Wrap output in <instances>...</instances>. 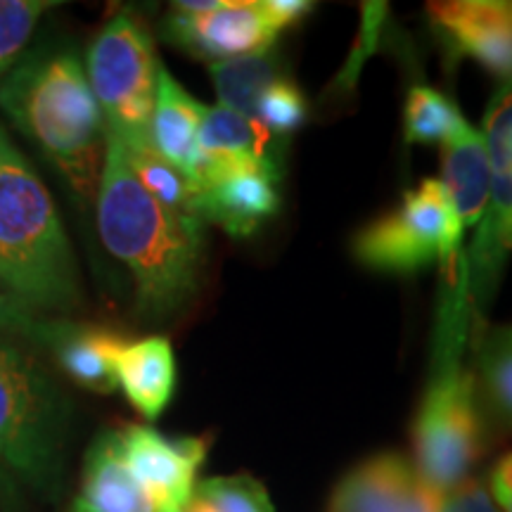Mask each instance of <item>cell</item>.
Masks as SVG:
<instances>
[{
	"label": "cell",
	"instance_id": "cell-1",
	"mask_svg": "<svg viewBox=\"0 0 512 512\" xmlns=\"http://www.w3.org/2000/svg\"><path fill=\"white\" fill-rule=\"evenodd\" d=\"M95 204L102 245L136 280L140 316L162 320L176 313L200 285L204 223L155 200L110 131Z\"/></svg>",
	"mask_w": 512,
	"mask_h": 512
},
{
	"label": "cell",
	"instance_id": "cell-2",
	"mask_svg": "<svg viewBox=\"0 0 512 512\" xmlns=\"http://www.w3.org/2000/svg\"><path fill=\"white\" fill-rule=\"evenodd\" d=\"M441 275L430 377L413 425L415 472L439 496L470 479L482 453L477 380L463 366L472 318L465 256L441 266Z\"/></svg>",
	"mask_w": 512,
	"mask_h": 512
},
{
	"label": "cell",
	"instance_id": "cell-3",
	"mask_svg": "<svg viewBox=\"0 0 512 512\" xmlns=\"http://www.w3.org/2000/svg\"><path fill=\"white\" fill-rule=\"evenodd\" d=\"M0 110L46 155L83 204L95 200L107 124L72 50L34 53L0 81Z\"/></svg>",
	"mask_w": 512,
	"mask_h": 512
},
{
	"label": "cell",
	"instance_id": "cell-4",
	"mask_svg": "<svg viewBox=\"0 0 512 512\" xmlns=\"http://www.w3.org/2000/svg\"><path fill=\"white\" fill-rule=\"evenodd\" d=\"M0 283L34 316L81 302L79 268L53 197L0 126Z\"/></svg>",
	"mask_w": 512,
	"mask_h": 512
},
{
	"label": "cell",
	"instance_id": "cell-5",
	"mask_svg": "<svg viewBox=\"0 0 512 512\" xmlns=\"http://www.w3.org/2000/svg\"><path fill=\"white\" fill-rule=\"evenodd\" d=\"M67 408L34 358L0 342V463L34 489H53L62 472Z\"/></svg>",
	"mask_w": 512,
	"mask_h": 512
},
{
	"label": "cell",
	"instance_id": "cell-6",
	"mask_svg": "<svg viewBox=\"0 0 512 512\" xmlns=\"http://www.w3.org/2000/svg\"><path fill=\"white\" fill-rule=\"evenodd\" d=\"M159 67L150 31L131 10L117 12L88 48L83 69L91 91L107 131L124 143L150 138Z\"/></svg>",
	"mask_w": 512,
	"mask_h": 512
},
{
	"label": "cell",
	"instance_id": "cell-7",
	"mask_svg": "<svg viewBox=\"0 0 512 512\" xmlns=\"http://www.w3.org/2000/svg\"><path fill=\"white\" fill-rule=\"evenodd\" d=\"M463 233L444 183L425 178L406 192L399 209L358 233L354 254L370 271L408 275L434 261L446 266L465 256Z\"/></svg>",
	"mask_w": 512,
	"mask_h": 512
},
{
	"label": "cell",
	"instance_id": "cell-8",
	"mask_svg": "<svg viewBox=\"0 0 512 512\" xmlns=\"http://www.w3.org/2000/svg\"><path fill=\"white\" fill-rule=\"evenodd\" d=\"M162 36L197 60L214 64L264 53L275 46L278 31L268 22L261 0H221L216 10L197 15L171 10L162 22Z\"/></svg>",
	"mask_w": 512,
	"mask_h": 512
},
{
	"label": "cell",
	"instance_id": "cell-9",
	"mask_svg": "<svg viewBox=\"0 0 512 512\" xmlns=\"http://www.w3.org/2000/svg\"><path fill=\"white\" fill-rule=\"evenodd\" d=\"M128 470L162 512L181 510L195 494L197 472L207 458V441L185 437L169 439L143 425L119 432Z\"/></svg>",
	"mask_w": 512,
	"mask_h": 512
},
{
	"label": "cell",
	"instance_id": "cell-10",
	"mask_svg": "<svg viewBox=\"0 0 512 512\" xmlns=\"http://www.w3.org/2000/svg\"><path fill=\"white\" fill-rule=\"evenodd\" d=\"M285 138L273 136L261 121L228 107H207L200 126V164L195 188L233 171L266 169L283 174Z\"/></svg>",
	"mask_w": 512,
	"mask_h": 512
},
{
	"label": "cell",
	"instance_id": "cell-11",
	"mask_svg": "<svg viewBox=\"0 0 512 512\" xmlns=\"http://www.w3.org/2000/svg\"><path fill=\"white\" fill-rule=\"evenodd\" d=\"M427 15L453 53L472 57L503 83L512 81V3L448 0L427 5Z\"/></svg>",
	"mask_w": 512,
	"mask_h": 512
},
{
	"label": "cell",
	"instance_id": "cell-12",
	"mask_svg": "<svg viewBox=\"0 0 512 512\" xmlns=\"http://www.w3.org/2000/svg\"><path fill=\"white\" fill-rule=\"evenodd\" d=\"M439 494L401 453H380L349 472L332 491L328 512H434Z\"/></svg>",
	"mask_w": 512,
	"mask_h": 512
},
{
	"label": "cell",
	"instance_id": "cell-13",
	"mask_svg": "<svg viewBox=\"0 0 512 512\" xmlns=\"http://www.w3.org/2000/svg\"><path fill=\"white\" fill-rule=\"evenodd\" d=\"M280 178L266 169L233 171L197 188L200 221L216 223L233 238H249L280 209Z\"/></svg>",
	"mask_w": 512,
	"mask_h": 512
},
{
	"label": "cell",
	"instance_id": "cell-14",
	"mask_svg": "<svg viewBox=\"0 0 512 512\" xmlns=\"http://www.w3.org/2000/svg\"><path fill=\"white\" fill-rule=\"evenodd\" d=\"M465 256L470 311H482L494 294L503 264L512 252V171H494L491 197Z\"/></svg>",
	"mask_w": 512,
	"mask_h": 512
},
{
	"label": "cell",
	"instance_id": "cell-15",
	"mask_svg": "<svg viewBox=\"0 0 512 512\" xmlns=\"http://www.w3.org/2000/svg\"><path fill=\"white\" fill-rule=\"evenodd\" d=\"M81 512H162L128 470L119 432H102L83 460Z\"/></svg>",
	"mask_w": 512,
	"mask_h": 512
},
{
	"label": "cell",
	"instance_id": "cell-16",
	"mask_svg": "<svg viewBox=\"0 0 512 512\" xmlns=\"http://www.w3.org/2000/svg\"><path fill=\"white\" fill-rule=\"evenodd\" d=\"M207 105L195 100L174 76L159 67L155 107L150 117V143L164 159L181 169L195 185L200 164V126Z\"/></svg>",
	"mask_w": 512,
	"mask_h": 512
},
{
	"label": "cell",
	"instance_id": "cell-17",
	"mask_svg": "<svg viewBox=\"0 0 512 512\" xmlns=\"http://www.w3.org/2000/svg\"><path fill=\"white\" fill-rule=\"evenodd\" d=\"M441 171H444L441 183L463 228L477 226L489 207L491 178H494L482 131L463 121L444 140Z\"/></svg>",
	"mask_w": 512,
	"mask_h": 512
},
{
	"label": "cell",
	"instance_id": "cell-18",
	"mask_svg": "<svg viewBox=\"0 0 512 512\" xmlns=\"http://www.w3.org/2000/svg\"><path fill=\"white\" fill-rule=\"evenodd\" d=\"M124 347L126 339L119 332L67 320H57L48 344L64 373L98 394H112L119 387L117 361Z\"/></svg>",
	"mask_w": 512,
	"mask_h": 512
},
{
	"label": "cell",
	"instance_id": "cell-19",
	"mask_svg": "<svg viewBox=\"0 0 512 512\" xmlns=\"http://www.w3.org/2000/svg\"><path fill=\"white\" fill-rule=\"evenodd\" d=\"M117 382L147 420H157L176 389V358L169 339L147 337L126 344L117 361Z\"/></svg>",
	"mask_w": 512,
	"mask_h": 512
},
{
	"label": "cell",
	"instance_id": "cell-20",
	"mask_svg": "<svg viewBox=\"0 0 512 512\" xmlns=\"http://www.w3.org/2000/svg\"><path fill=\"white\" fill-rule=\"evenodd\" d=\"M209 74L211 81H214L216 95H219V105L245 114L249 119H256V107H259L261 95L273 83L287 79V67L273 46L264 53L209 64Z\"/></svg>",
	"mask_w": 512,
	"mask_h": 512
},
{
	"label": "cell",
	"instance_id": "cell-21",
	"mask_svg": "<svg viewBox=\"0 0 512 512\" xmlns=\"http://www.w3.org/2000/svg\"><path fill=\"white\" fill-rule=\"evenodd\" d=\"M121 145H124L126 162L131 166V171L155 200L166 204V207L181 211V214L200 219L195 211L197 188L181 169H176L169 159L159 155L155 147H152L150 138L133 140V143H124L121 140Z\"/></svg>",
	"mask_w": 512,
	"mask_h": 512
},
{
	"label": "cell",
	"instance_id": "cell-22",
	"mask_svg": "<svg viewBox=\"0 0 512 512\" xmlns=\"http://www.w3.org/2000/svg\"><path fill=\"white\" fill-rule=\"evenodd\" d=\"M463 121V114L458 112V107L444 93L434 91L430 86H413L408 91L406 112H403L406 143H444Z\"/></svg>",
	"mask_w": 512,
	"mask_h": 512
},
{
	"label": "cell",
	"instance_id": "cell-23",
	"mask_svg": "<svg viewBox=\"0 0 512 512\" xmlns=\"http://www.w3.org/2000/svg\"><path fill=\"white\" fill-rule=\"evenodd\" d=\"M477 366L486 401L498 418L512 427V325L482 335Z\"/></svg>",
	"mask_w": 512,
	"mask_h": 512
},
{
	"label": "cell",
	"instance_id": "cell-24",
	"mask_svg": "<svg viewBox=\"0 0 512 512\" xmlns=\"http://www.w3.org/2000/svg\"><path fill=\"white\" fill-rule=\"evenodd\" d=\"M195 496L214 505L216 512H273L266 486L252 475L204 479L195 486Z\"/></svg>",
	"mask_w": 512,
	"mask_h": 512
},
{
	"label": "cell",
	"instance_id": "cell-25",
	"mask_svg": "<svg viewBox=\"0 0 512 512\" xmlns=\"http://www.w3.org/2000/svg\"><path fill=\"white\" fill-rule=\"evenodd\" d=\"M55 8L48 0H0V76L22 53L43 12Z\"/></svg>",
	"mask_w": 512,
	"mask_h": 512
},
{
	"label": "cell",
	"instance_id": "cell-26",
	"mask_svg": "<svg viewBox=\"0 0 512 512\" xmlns=\"http://www.w3.org/2000/svg\"><path fill=\"white\" fill-rule=\"evenodd\" d=\"M306 114H309V105H306L304 93L290 79L273 83L261 95L259 107H256V121H261L278 138H287L292 131H297L306 121Z\"/></svg>",
	"mask_w": 512,
	"mask_h": 512
},
{
	"label": "cell",
	"instance_id": "cell-27",
	"mask_svg": "<svg viewBox=\"0 0 512 512\" xmlns=\"http://www.w3.org/2000/svg\"><path fill=\"white\" fill-rule=\"evenodd\" d=\"M482 136L491 169L512 171V81H505L486 107Z\"/></svg>",
	"mask_w": 512,
	"mask_h": 512
},
{
	"label": "cell",
	"instance_id": "cell-28",
	"mask_svg": "<svg viewBox=\"0 0 512 512\" xmlns=\"http://www.w3.org/2000/svg\"><path fill=\"white\" fill-rule=\"evenodd\" d=\"M55 325L57 320H41L24 309H19L8 294L0 290V330L3 332H15V335H22L31 339V342L48 347Z\"/></svg>",
	"mask_w": 512,
	"mask_h": 512
},
{
	"label": "cell",
	"instance_id": "cell-29",
	"mask_svg": "<svg viewBox=\"0 0 512 512\" xmlns=\"http://www.w3.org/2000/svg\"><path fill=\"white\" fill-rule=\"evenodd\" d=\"M434 512H501L494 498L489 494V486L482 479H465L456 489L439 496Z\"/></svg>",
	"mask_w": 512,
	"mask_h": 512
},
{
	"label": "cell",
	"instance_id": "cell-30",
	"mask_svg": "<svg viewBox=\"0 0 512 512\" xmlns=\"http://www.w3.org/2000/svg\"><path fill=\"white\" fill-rule=\"evenodd\" d=\"M261 5H264L268 22L273 24L278 34L313 10V3H306V0H261Z\"/></svg>",
	"mask_w": 512,
	"mask_h": 512
},
{
	"label": "cell",
	"instance_id": "cell-31",
	"mask_svg": "<svg viewBox=\"0 0 512 512\" xmlns=\"http://www.w3.org/2000/svg\"><path fill=\"white\" fill-rule=\"evenodd\" d=\"M489 494L501 512H512V453L498 460L489 477Z\"/></svg>",
	"mask_w": 512,
	"mask_h": 512
},
{
	"label": "cell",
	"instance_id": "cell-32",
	"mask_svg": "<svg viewBox=\"0 0 512 512\" xmlns=\"http://www.w3.org/2000/svg\"><path fill=\"white\" fill-rule=\"evenodd\" d=\"M171 512H216V508H214V505H211V503L204 501V498L192 494L190 501L185 503L181 510H171Z\"/></svg>",
	"mask_w": 512,
	"mask_h": 512
},
{
	"label": "cell",
	"instance_id": "cell-33",
	"mask_svg": "<svg viewBox=\"0 0 512 512\" xmlns=\"http://www.w3.org/2000/svg\"><path fill=\"white\" fill-rule=\"evenodd\" d=\"M69 512H81V510H76V508H72V510H69Z\"/></svg>",
	"mask_w": 512,
	"mask_h": 512
}]
</instances>
